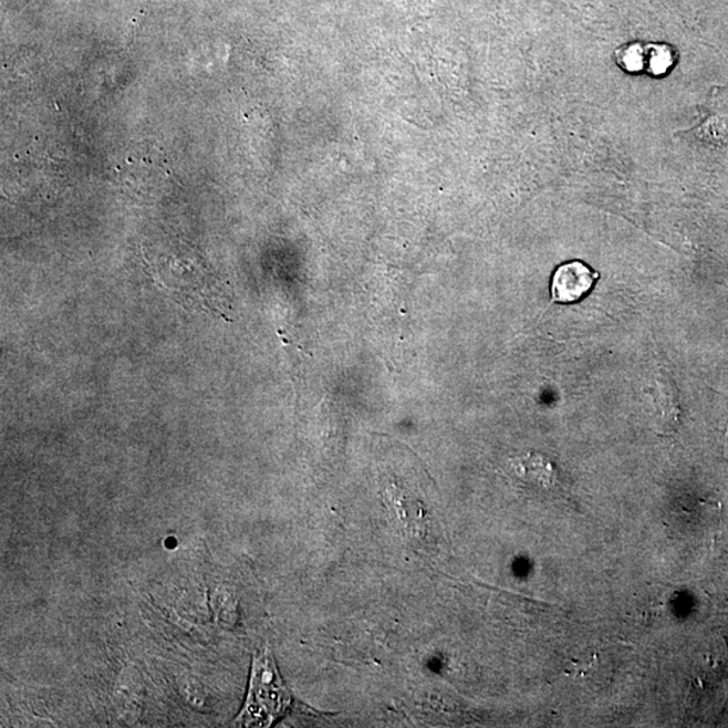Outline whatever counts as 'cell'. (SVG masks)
Returning a JSON list of instances; mask_svg holds the SVG:
<instances>
[{"mask_svg":"<svg viewBox=\"0 0 728 728\" xmlns=\"http://www.w3.org/2000/svg\"><path fill=\"white\" fill-rule=\"evenodd\" d=\"M290 705L292 695L277 668L273 653L264 646L252 657L249 694L233 724L240 727H270L287 714Z\"/></svg>","mask_w":728,"mask_h":728,"instance_id":"6da1fadb","label":"cell"},{"mask_svg":"<svg viewBox=\"0 0 728 728\" xmlns=\"http://www.w3.org/2000/svg\"><path fill=\"white\" fill-rule=\"evenodd\" d=\"M601 275L587 263L571 261L554 270L551 283L553 304H575L587 298Z\"/></svg>","mask_w":728,"mask_h":728,"instance_id":"7a4b0ae2","label":"cell"},{"mask_svg":"<svg viewBox=\"0 0 728 728\" xmlns=\"http://www.w3.org/2000/svg\"><path fill=\"white\" fill-rule=\"evenodd\" d=\"M627 72H651L654 76L663 75L674 65V53L666 45H639L633 43L622 51L620 59Z\"/></svg>","mask_w":728,"mask_h":728,"instance_id":"3957f363","label":"cell"},{"mask_svg":"<svg viewBox=\"0 0 728 728\" xmlns=\"http://www.w3.org/2000/svg\"><path fill=\"white\" fill-rule=\"evenodd\" d=\"M511 475L537 491H552L558 485L557 471L544 456L530 454L510 461Z\"/></svg>","mask_w":728,"mask_h":728,"instance_id":"277c9868","label":"cell"}]
</instances>
